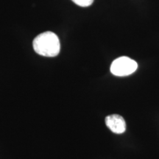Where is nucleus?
I'll return each instance as SVG.
<instances>
[{"mask_svg": "<svg viewBox=\"0 0 159 159\" xmlns=\"http://www.w3.org/2000/svg\"><path fill=\"white\" fill-rule=\"evenodd\" d=\"M105 125L111 132L116 134H122L126 130L125 119L119 114H111L105 117Z\"/></svg>", "mask_w": 159, "mask_h": 159, "instance_id": "nucleus-3", "label": "nucleus"}, {"mask_svg": "<svg viewBox=\"0 0 159 159\" xmlns=\"http://www.w3.org/2000/svg\"><path fill=\"white\" fill-rule=\"evenodd\" d=\"M33 47L37 54L43 57H56L61 50L58 37L50 31L44 32L37 35L33 40Z\"/></svg>", "mask_w": 159, "mask_h": 159, "instance_id": "nucleus-1", "label": "nucleus"}, {"mask_svg": "<svg viewBox=\"0 0 159 159\" xmlns=\"http://www.w3.org/2000/svg\"><path fill=\"white\" fill-rule=\"evenodd\" d=\"M138 64L133 59L126 56L119 57L111 63V72L115 76L125 77L132 75L136 71Z\"/></svg>", "mask_w": 159, "mask_h": 159, "instance_id": "nucleus-2", "label": "nucleus"}, {"mask_svg": "<svg viewBox=\"0 0 159 159\" xmlns=\"http://www.w3.org/2000/svg\"><path fill=\"white\" fill-rule=\"evenodd\" d=\"M71 1L80 7H85L92 5L94 0H71Z\"/></svg>", "mask_w": 159, "mask_h": 159, "instance_id": "nucleus-4", "label": "nucleus"}]
</instances>
